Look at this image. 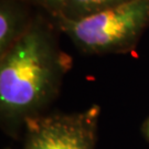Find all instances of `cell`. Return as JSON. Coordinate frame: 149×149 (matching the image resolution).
I'll list each match as a JSON object with an SVG mask.
<instances>
[{"mask_svg": "<svg viewBox=\"0 0 149 149\" xmlns=\"http://www.w3.org/2000/svg\"><path fill=\"white\" fill-rule=\"evenodd\" d=\"M58 20L82 51L118 52L132 47L149 24V0H128L77 20Z\"/></svg>", "mask_w": 149, "mask_h": 149, "instance_id": "7a4b0ae2", "label": "cell"}, {"mask_svg": "<svg viewBox=\"0 0 149 149\" xmlns=\"http://www.w3.org/2000/svg\"><path fill=\"white\" fill-rule=\"evenodd\" d=\"M126 1L128 0H66L63 12L58 19L77 20Z\"/></svg>", "mask_w": 149, "mask_h": 149, "instance_id": "5b68a950", "label": "cell"}, {"mask_svg": "<svg viewBox=\"0 0 149 149\" xmlns=\"http://www.w3.org/2000/svg\"><path fill=\"white\" fill-rule=\"evenodd\" d=\"M98 113V107H91L82 113L28 117L22 149H94Z\"/></svg>", "mask_w": 149, "mask_h": 149, "instance_id": "3957f363", "label": "cell"}, {"mask_svg": "<svg viewBox=\"0 0 149 149\" xmlns=\"http://www.w3.org/2000/svg\"><path fill=\"white\" fill-rule=\"evenodd\" d=\"M144 128H145V134H146V136H147V137H148V139H149V119L146 122Z\"/></svg>", "mask_w": 149, "mask_h": 149, "instance_id": "52a82bcc", "label": "cell"}, {"mask_svg": "<svg viewBox=\"0 0 149 149\" xmlns=\"http://www.w3.org/2000/svg\"><path fill=\"white\" fill-rule=\"evenodd\" d=\"M26 29L22 27L21 15L16 6L2 0L0 6V54L5 53Z\"/></svg>", "mask_w": 149, "mask_h": 149, "instance_id": "277c9868", "label": "cell"}, {"mask_svg": "<svg viewBox=\"0 0 149 149\" xmlns=\"http://www.w3.org/2000/svg\"><path fill=\"white\" fill-rule=\"evenodd\" d=\"M28 1L38 5L56 18H59L62 15L66 2V0H28Z\"/></svg>", "mask_w": 149, "mask_h": 149, "instance_id": "8992f818", "label": "cell"}, {"mask_svg": "<svg viewBox=\"0 0 149 149\" xmlns=\"http://www.w3.org/2000/svg\"><path fill=\"white\" fill-rule=\"evenodd\" d=\"M61 56L49 32L30 26L1 55L0 108L10 120L34 116L55 91Z\"/></svg>", "mask_w": 149, "mask_h": 149, "instance_id": "6da1fadb", "label": "cell"}]
</instances>
